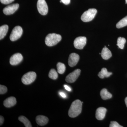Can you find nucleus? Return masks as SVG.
Instances as JSON below:
<instances>
[{
    "label": "nucleus",
    "instance_id": "nucleus-1",
    "mask_svg": "<svg viewBox=\"0 0 127 127\" xmlns=\"http://www.w3.org/2000/svg\"><path fill=\"white\" fill-rule=\"evenodd\" d=\"M82 104V102L79 100H75L72 103L68 112L70 117H76L81 113Z\"/></svg>",
    "mask_w": 127,
    "mask_h": 127
},
{
    "label": "nucleus",
    "instance_id": "nucleus-2",
    "mask_svg": "<svg viewBox=\"0 0 127 127\" xmlns=\"http://www.w3.org/2000/svg\"><path fill=\"white\" fill-rule=\"evenodd\" d=\"M61 39V36L59 34L56 33L49 34L46 37L45 43L48 46H53L59 43Z\"/></svg>",
    "mask_w": 127,
    "mask_h": 127
},
{
    "label": "nucleus",
    "instance_id": "nucleus-3",
    "mask_svg": "<svg viewBox=\"0 0 127 127\" xmlns=\"http://www.w3.org/2000/svg\"><path fill=\"white\" fill-rule=\"evenodd\" d=\"M97 12L96 9H89L88 10L84 12L81 17V19L84 22H89L92 20L95 17Z\"/></svg>",
    "mask_w": 127,
    "mask_h": 127
},
{
    "label": "nucleus",
    "instance_id": "nucleus-4",
    "mask_svg": "<svg viewBox=\"0 0 127 127\" xmlns=\"http://www.w3.org/2000/svg\"><path fill=\"white\" fill-rule=\"evenodd\" d=\"M36 75L34 72H29L25 74L22 78V81L25 85L31 84L36 78Z\"/></svg>",
    "mask_w": 127,
    "mask_h": 127
},
{
    "label": "nucleus",
    "instance_id": "nucleus-5",
    "mask_svg": "<svg viewBox=\"0 0 127 127\" xmlns=\"http://www.w3.org/2000/svg\"><path fill=\"white\" fill-rule=\"evenodd\" d=\"M23 33V30L20 26H17L12 31L10 36V40L14 41L18 40L21 36Z\"/></svg>",
    "mask_w": 127,
    "mask_h": 127
},
{
    "label": "nucleus",
    "instance_id": "nucleus-6",
    "mask_svg": "<svg viewBox=\"0 0 127 127\" xmlns=\"http://www.w3.org/2000/svg\"><path fill=\"white\" fill-rule=\"evenodd\" d=\"M37 7L39 13L42 15H45L48 12V7L45 0H38Z\"/></svg>",
    "mask_w": 127,
    "mask_h": 127
},
{
    "label": "nucleus",
    "instance_id": "nucleus-7",
    "mask_svg": "<svg viewBox=\"0 0 127 127\" xmlns=\"http://www.w3.org/2000/svg\"><path fill=\"white\" fill-rule=\"evenodd\" d=\"M86 37L84 36H79L75 39L73 44L75 48L82 50L86 45Z\"/></svg>",
    "mask_w": 127,
    "mask_h": 127
},
{
    "label": "nucleus",
    "instance_id": "nucleus-8",
    "mask_svg": "<svg viewBox=\"0 0 127 127\" xmlns=\"http://www.w3.org/2000/svg\"><path fill=\"white\" fill-rule=\"evenodd\" d=\"M81 72L80 69H77L71 73L66 77V81L69 83L74 82L79 76Z\"/></svg>",
    "mask_w": 127,
    "mask_h": 127
},
{
    "label": "nucleus",
    "instance_id": "nucleus-9",
    "mask_svg": "<svg viewBox=\"0 0 127 127\" xmlns=\"http://www.w3.org/2000/svg\"><path fill=\"white\" fill-rule=\"evenodd\" d=\"M19 6V5L17 3L7 6L3 9V13L6 15H12L17 10Z\"/></svg>",
    "mask_w": 127,
    "mask_h": 127
},
{
    "label": "nucleus",
    "instance_id": "nucleus-10",
    "mask_svg": "<svg viewBox=\"0 0 127 127\" xmlns=\"http://www.w3.org/2000/svg\"><path fill=\"white\" fill-rule=\"evenodd\" d=\"M23 59V56L21 53H16L11 57L10 59V63L12 65H16L20 63Z\"/></svg>",
    "mask_w": 127,
    "mask_h": 127
},
{
    "label": "nucleus",
    "instance_id": "nucleus-11",
    "mask_svg": "<svg viewBox=\"0 0 127 127\" xmlns=\"http://www.w3.org/2000/svg\"><path fill=\"white\" fill-rule=\"evenodd\" d=\"M79 59V55L76 53H71L68 58V65L71 67L74 66L77 64Z\"/></svg>",
    "mask_w": 127,
    "mask_h": 127
},
{
    "label": "nucleus",
    "instance_id": "nucleus-12",
    "mask_svg": "<svg viewBox=\"0 0 127 127\" xmlns=\"http://www.w3.org/2000/svg\"><path fill=\"white\" fill-rule=\"evenodd\" d=\"M107 109L104 107H99L96 110V118L98 120H102L106 116Z\"/></svg>",
    "mask_w": 127,
    "mask_h": 127
},
{
    "label": "nucleus",
    "instance_id": "nucleus-13",
    "mask_svg": "<svg viewBox=\"0 0 127 127\" xmlns=\"http://www.w3.org/2000/svg\"><path fill=\"white\" fill-rule=\"evenodd\" d=\"M16 103V100L15 97L11 96L7 98L4 101L3 104L5 107L7 108L11 107L14 106Z\"/></svg>",
    "mask_w": 127,
    "mask_h": 127
},
{
    "label": "nucleus",
    "instance_id": "nucleus-14",
    "mask_svg": "<svg viewBox=\"0 0 127 127\" xmlns=\"http://www.w3.org/2000/svg\"><path fill=\"white\" fill-rule=\"evenodd\" d=\"M36 120L38 125L43 126L47 124L48 122V119L46 116L39 115L37 116Z\"/></svg>",
    "mask_w": 127,
    "mask_h": 127
},
{
    "label": "nucleus",
    "instance_id": "nucleus-15",
    "mask_svg": "<svg viewBox=\"0 0 127 127\" xmlns=\"http://www.w3.org/2000/svg\"><path fill=\"white\" fill-rule=\"evenodd\" d=\"M101 56L103 59L104 60H108L112 57V54L111 51L106 47L103 48Z\"/></svg>",
    "mask_w": 127,
    "mask_h": 127
},
{
    "label": "nucleus",
    "instance_id": "nucleus-16",
    "mask_svg": "<svg viewBox=\"0 0 127 127\" xmlns=\"http://www.w3.org/2000/svg\"><path fill=\"white\" fill-rule=\"evenodd\" d=\"M100 95L103 100H106L110 99L112 97L111 94L108 92L106 89H103L100 92Z\"/></svg>",
    "mask_w": 127,
    "mask_h": 127
},
{
    "label": "nucleus",
    "instance_id": "nucleus-17",
    "mask_svg": "<svg viewBox=\"0 0 127 127\" xmlns=\"http://www.w3.org/2000/svg\"><path fill=\"white\" fill-rule=\"evenodd\" d=\"M112 74V73L108 72L106 68H102L101 70V71L99 72L98 74V76L100 78H104L105 77H108Z\"/></svg>",
    "mask_w": 127,
    "mask_h": 127
},
{
    "label": "nucleus",
    "instance_id": "nucleus-18",
    "mask_svg": "<svg viewBox=\"0 0 127 127\" xmlns=\"http://www.w3.org/2000/svg\"><path fill=\"white\" fill-rule=\"evenodd\" d=\"M9 27L7 25H4L0 27V39L1 40L7 34Z\"/></svg>",
    "mask_w": 127,
    "mask_h": 127
},
{
    "label": "nucleus",
    "instance_id": "nucleus-19",
    "mask_svg": "<svg viewBox=\"0 0 127 127\" xmlns=\"http://www.w3.org/2000/svg\"><path fill=\"white\" fill-rule=\"evenodd\" d=\"M18 120L21 122L23 123L26 127H32L31 123L26 117L24 116H21L18 117Z\"/></svg>",
    "mask_w": 127,
    "mask_h": 127
},
{
    "label": "nucleus",
    "instance_id": "nucleus-20",
    "mask_svg": "<svg viewBox=\"0 0 127 127\" xmlns=\"http://www.w3.org/2000/svg\"><path fill=\"white\" fill-rule=\"evenodd\" d=\"M127 26V16L120 20L116 25L117 28H122Z\"/></svg>",
    "mask_w": 127,
    "mask_h": 127
},
{
    "label": "nucleus",
    "instance_id": "nucleus-21",
    "mask_svg": "<svg viewBox=\"0 0 127 127\" xmlns=\"http://www.w3.org/2000/svg\"><path fill=\"white\" fill-rule=\"evenodd\" d=\"M58 72L61 74H63L65 72L66 70V67L64 64L59 62L57 65Z\"/></svg>",
    "mask_w": 127,
    "mask_h": 127
},
{
    "label": "nucleus",
    "instance_id": "nucleus-22",
    "mask_svg": "<svg viewBox=\"0 0 127 127\" xmlns=\"http://www.w3.org/2000/svg\"><path fill=\"white\" fill-rule=\"evenodd\" d=\"M126 40L125 38L124 37H119L117 40V45L118 46V47L121 49H123L124 48V45L126 43Z\"/></svg>",
    "mask_w": 127,
    "mask_h": 127
},
{
    "label": "nucleus",
    "instance_id": "nucleus-23",
    "mask_svg": "<svg viewBox=\"0 0 127 127\" xmlns=\"http://www.w3.org/2000/svg\"><path fill=\"white\" fill-rule=\"evenodd\" d=\"M48 76L51 79L55 80L57 78L58 75L57 72L55 69H52L49 72Z\"/></svg>",
    "mask_w": 127,
    "mask_h": 127
},
{
    "label": "nucleus",
    "instance_id": "nucleus-24",
    "mask_svg": "<svg viewBox=\"0 0 127 127\" xmlns=\"http://www.w3.org/2000/svg\"><path fill=\"white\" fill-rule=\"evenodd\" d=\"M7 87L3 85H0V94H4L7 92Z\"/></svg>",
    "mask_w": 127,
    "mask_h": 127
},
{
    "label": "nucleus",
    "instance_id": "nucleus-25",
    "mask_svg": "<svg viewBox=\"0 0 127 127\" xmlns=\"http://www.w3.org/2000/svg\"><path fill=\"white\" fill-rule=\"evenodd\" d=\"M110 127H123V126L119 125V124L115 121H112L111 122L110 125Z\"/></svg>",
    "mask_w": 127,
    "mask_h": 127
},
{
    "label": "nucleus",
    "instance_id": "nucleus-26",
    "mask_svg": "<svg viewBox=\"0 0 127 127\" xmlns=\"http://www.w3.org/2000/svg\"><path fill=\"white\" fill-rule=\"evenodd\" d=\"M14 0H0V2L4 4H8L14 1Z\"/></svg>",
    "mask_w": 127,
    "mask_h": 127
},
{
    "label": "nucleus",
    "instance_id": "nucleus-27",
    "mask_svg": "<svg viewBox=\"0 0 127 127\" xmlns=\"http://www.w3.org/2000/svg\"><path fill=\"white\" fill-rule=\"evenodd\" d=\"M61 1L65 5L69 4L70 2V0H61Z\"/></svg>",
    "mask_w": 127,
    "mask_h": 127
},
{
    "label": "nucleus",
    "instance_id": "nucleus-28",
    "mask_svg": "<svg viewBox=\"0 0 127 127\" xmlns=\"http://www.w3.org/2000/svg\"><path fill=\"white\" fill-rule=\"evenodd\" d=\"M4 122V118L2 116H0V125H2Z\"/></svg>",
    "mask_w": 127,
    "mask_h": 127
},
{
    "label": "nucleus",
    "instance_id": "nucleus-29",
    "mask_svg": "<svg viewBox=\"0 0 127 127\" xmlns=\"http://www.w3.org/2000/svg\"><path fill=\"white\" fill-rule=\"evenodd\" d=\"M64 87H65V89L68 91H69V92H70L71 91V89L70 87L68 86H67V85H65L64 86Z\"/></svg>",
    "mask_w": 127,
    "mask_h": 127
},
{
    "label": "nucleus",
    "instance_id": "nucleus-30",
    "mask_svg": "<svg viewBox=\"0 0 127 127\" xmlns=\"http://www.w3.org/2000/svg\"><path fill=\"white\" fill-rule=\"evenodd\" d=\"M60 95H61V96L62 97H63V98H66V95H65V93H64L63 92H60Z\"/></svg>",
    "mask_w": 127,
    "mask_h": 127
},
{
    "label": "nucleus",
    "instance_id": "nucleus-31",
    "mask_svg": "<svg viewBox=\"0 0 127 127\" xmlns=\"http://www.w3.org/2000/svg\"><path fill=\"white\" fill-rule=\"evenodd\" d=\"M125 104H126V106H127V97H126V98H125Z\"/></svg>",
    "mask_w": 127,
    "mask_h": 127
},
{
    "label": "nucleus",
    "instance_id": "nucleus-32",
    "mask_svg": "<svg viewBox=\"0 0 127 127\" xmlns=\"http://www.w3.org/2000/svg\"><path fill=\"white\" fill-rule=\"evenodd\" d=\"M126 1V4H127V0H125Z\"/></svg>",
    "mask_w": 127,
    "mask_h": 127
}]
</instances>
